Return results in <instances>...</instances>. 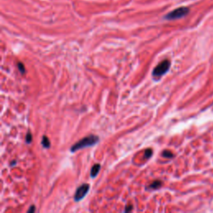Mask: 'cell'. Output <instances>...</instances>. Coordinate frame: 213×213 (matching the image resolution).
<instances>
[{
  "instance_id": "cell-7",
  "label": "cell",
  "mask_w": 213,
  "mask_h": 213,
  "mask_svg": "<svg viewBox=\"0 0 213 213\" xmlns=\"http://www.w3.org/2000/svg\"><path fill=\"white\" fill-rule=\"evenodd\" d=\"M161 186H162V182H160V181H155V182H153L151 183L148 188H150V189H157L159 187H161Z\"/></svg>"
},
{
  "instance_id": "cell-10",
  "label": "cell",
  "mask_w": 213,
  "mask_h": 213,
  "mask_svg": "<svg viewBox=\"0 0 213 213\" xmlns=\"http://www.w3.org/2000/svg\"><path fill=\"white\" fill-rule=\"evenodd\" d=\"M32 139H33V136H32L30 132H28L27 136H26V142H27V143H31Z\"/></svg>"
},
{
  "instance_id": "cell-13",
  "label": "cell",
  "mask_w": 213,
  "mask_h": 213,
  "mask_svg": "<svg viewBox=\"0 0 213 213\" xmlns=\"http://www.w3.org/2000/svg\"><path fill=\"white\" fill-rule=\"evenodd\" d=\"M132 206H127V207H126V209H125V212H130V211H132Z\"/></svg>"
},
{
  "instance_id": "cell-5",
  "label": "cell",
  "mask_w": 213,
  "mask_h": 213,
  "mask_svg": "<svg viewBox=\"0 0 213 213\" xmlns=\"http://www.w3.org/2000/svg\"><path fill=\"white\" fill-rule=\"evenodd\" d=\"M101 169V165L100 164H95L93 165L92 169H91V171H90V175H91V177H96L99 172V171Z\"/></svg>"
},
{
  "instance_id": "cell-11",
  "label": "cell",
  "mask_w": 213,
  "mask_h": 213,
  "mask_svg": "<svg viewBox=\"0 0 213 213\" xmlns=\"http://www.w3.org/2000/svg\"><path fill=\"white\" fill-rule=\"evenodd\" d=\"M151 155H152V151H151V149H147V151H145V157L150 158V157H151Z\"/></svg>"
},
{
  "instance_id": "cell-2",
  "label": "cell",
  "mask_w": 213,
  "mask_h": 213,
  "mask_svg": "<svg viewBox=\"0 0 213 213\" xmlns=\"http://www.w3.org/2000/svg\"><path fill=\"white\" fill-rule=\"evenodd\" d=\"M189 8L186 7H180L178 8H176L173 11L170 12L165 16V19L167 20H176L182 19L183 17L186 16L189 13Z\"/></svg>"
},
{
  "instance_id": "cell-4",
  "label": "cell",
  "mask_w": 213,
  "mask_h": 213,
  "mask_svg": "<svg viewBox=\"0 0 213 213\" xmlns=\"http://www.w3.org/2000/svg\"><path fill=\"white\" fill-rule=\"evenodd\" d=\"M89 184H86V183L85 184H82V185L79 186L78 189H77V191H76L75 195H74V200H75V202L81 201L82 199L88 194V191H89Z\"/></svg>"
},
{
  "instance_id": "cell-3",
  "label": "cell",
  "mask_w": 213,
  "mask_h": 213,
  "mask_svg": "<svg viewBox=\"0 0 213 213\" xmlns=\"http://www.w3.org/2000/svg\"><path fill=\"white\" fill-rule=\"evenodd\" d=\"M170 66V61L167 60V59L164 60L162 62H160L158 65L154 68V70L152 71V75L154 77H162L163 75H164L169 70Z\"/></svg>"
},
{
  "instance_id": "cell-6",
  "label": "cell",
  "mask_w": 213,
  "mask_h": 213,
  "mask_svg": "<svg viewBox=\"0 0 213 213\" xmlns=\"http://www.w3.org/2000/svg\"><path fill=\"white\" fill-rule=\"evenodd\" d=\"M50 141L47 136H43L42 138V145L44 148H49L50 147Z\"/></svg>"
},
{
  "instance_id": "cell-8",
  "label": "cell",
  "mask_w": 213,
  "mask_h": 213,
  "mask_svg": "<svg viewBox=\"0 0 213 213\" xmlns=\"http://www.w3.org/2000/svg\"><path fill=\"white\" fill-rule=\"evenodd\" d=\"M163 156L164 157H167V158H171V157H173V154H172V152L170 151H163Z\"/></svg>"
},
{
  "instance_id": "cell-1",
  "label": "cell",
  "mask_w": 213,
  "mask_h": 213,
  "mask_svg": "<svg viewBox=\"0 0 213 213\" xmlns=\"http://www.w3.org/2000/svg\"><path fill=\"white\" fill-rule=\"evenodd\" d=\"M99 142V137L96 135H89L88 137H85L83 138H82L81 140H79L78 142L74 144L72 146L70 151L72 152L77 151L80 149L85 148V147H92L96 145Z\"/></svg>"
},
{
  "instance_id": "cell-12",
  "label": "cell",
  "mask_w": 213,
  "mask_h": 213,
  "mask_svg": "<svg viewBox=\"0 0 213 213\" xmlns=\"http://www.w3.org/2000/svg\"><path fill=\"white\" fill-rule=\"evenodd\" d=\"M35 212V206H31L30 208L27 210V212Z\"/></svg>"
},
{
  "instance_id": "cell-9",
  "label": "cell",
  "mask_w": 213,
  "mask_h": 213,
  "mask_svg": "<svg viewBox=\"0 0 213 213\" xmlns=\"http://www.w3.org/2000/svg\"><path fill=\"white\" fill-rule=\"evenodd\" d=\"M18 68H19V70L20 71V73L22 74L25 73V68H24V65H23L22 62H18Z\"/></svg>"
}]
</instances>
